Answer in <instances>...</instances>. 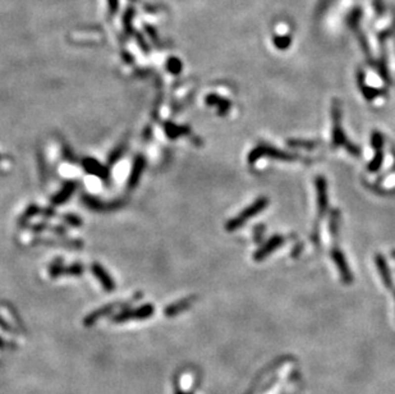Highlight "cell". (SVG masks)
<instances>
[{"label":"cell","instance_id":"277c9868","mask_svg":"<svg viewBox=\"0 0 395 394\" xmlns=\"http://www.w3.org/2000/svg\"><path fill=\"white\" fill-rule=\"evenodd\" d=\"M82 165H84V169L86 170L87 173L90 174H95L99 178L106 179L109 176V170L106 166L101 165L99 161H96L95 159H90V157H86L82 160Z\"/></svg>","mask_w":395,"mask_h":394},{"label":"cell","instance_id":"2e32d148","mask_svg":"<svg viewBox=\"0 0 395 394\" xmlns=\"http://www.w3.org/2000/svg\"><path fill=\"white\" fill-rule=\"evenodd\" d=\"M272 43H274L275 48H278L279 50H285L292 44V36H289V35H275L272 37Z\"/></svg>","mask_w":395,"mask_h":394},{"label":"cell","instance_id":"6da1fadb","mask_svg":"<svg viewBox=\"0 0 395 394\" xmlns=\"http://www.w3.org/2000/svg\"><path fill=\"white\" fill-rule=\"evenodd\" d=\"M266 205H267V198H265V197L259 198V200H257L255 203H252L250 207H247L244 211H242L237 218L232 219V220L226 224V229H228V231H235V229H238L241 225H243L244 223L247 222L251 216L256 215V214L260 213L261 210L265 209Z\"/></svg>","mask_w":395,"mask_h":394},{"label":"cell","instance_id":"5b68a950","mask_svg":"<svg viewBox=\"0 0 395 394\" xmlns=\"http://www.w3.org/2000/svg\"><path fill=\"white\" fill-rule=\"evenodd\" d=\"M92 271H93V274L96 275V278L99 279L100 283L102 284V287H104V288H105L108 292L114 291V288H115L114 282H113V279L110 278V275L106 273V270L102 268L101 265L97 264V262H95V264L92 265Z\"/></svg>","mask_w":395,"mask_h":394},{"label":"cell","instance_id":"d6986e66","mask_svg":"<svg viewBox=\"0 0 395 394\" xmlns=\"http://www.w3.org/2000/svg\"><path fill=\"white\" fill-rule=\"evenodd\" d=\"M182 63H180L179 59L176 58H172L168 60V69H169V72H172L173 74H178L180 73V71H182Z\"/></svg>","mask_w":395,"mask_h":394},{"label":"cell","instance_id":"ffe728a7","mask_svg":"<svg viewBox=\"0 0 395 394\" xmlns=\"http://www.w3.org/2000/svg\"><path fill=\"white\" fill-rule=\"evenodd\" d=\"M124 151H126V142H124V144H121V145L118 146V148L111 152L110 157H109V164H114L115 161L123 155Z\"/></svg>","mask_w":395,"mask_h":394},{"label":"cell","instance_id":"9c48e42d","mask_svg":"<svg viewBox=\"0 0 395 394\" xmlns=\"http://www.w3.org/2000/svg\"><path fill=\"white\" fill-rule=\"evenodd\" d=\"M84 271V266L80 264H76L73 266H68V268H63L62 265L59 264H54L51 268H50V274L53 277H56V275L60 274H81Z\"/></svg>","mask_w":395,"mask_h":394},{"label":"cell","instance_id":"ac0fdd59","mask_svg":"<svg viewBox=\"0 0 395 394\" xmlns=\"http://www.w3.org/2000/svg\"><path fill=\"white\" fill-rule=\"evenodd\" d=\"M165 130H167L168 136H169V137H172V139H176V137H178L180 133L188 132V128H184V127H176V126H174V124H168V126L165 127Z\"/></svg>","mask_w":395,"mask_h":394},{"label":"cell","instance_id":"30bf717a","mask_svg":"<svg viewBox=\"0 0 395 394\" xmlns=\"http://www.w3.org/2000/svg\"><path fill=\"white\" fill-rule=\"evenodd\" d=\"M74 190H76V183H74V182H69V183H67V185L63 187L62 191L59 192V194H56L55 196L53 197V203L58 205V203L65 202V201L68 200L69 197L72 196V194L74 192Z\"/></svg>","mask_w":395,"mask_h":394},{"label":"cell","instance_id":"cb8c5ba5","mask_svg":"<svg viewBox=\"0 0 395 394\" xmlns=\"http://www.w3.org/2000/svg\"><path fill=\"white\" fill-rule=\"evenodd\" d=\"M176 394H187V393H184V392L180 391V389H176Z\"/></svg>","mask_w":395,"mask_h":394},{"label":"cell","instance_id":"7a4b0ae2","mask_svg":"<svg viewBox=\"0 0 395 394\" xmlns=\"http://www.w3.org/2000/svg\"><path fill=\"white\" fill-rule=\"evenodd\" d=\"M333 118H334V145L339 146V145H344V148H348L353 155H358L359 150L357 148L349 144L348 140L344 137L342 131V127H340V104L339 101H334L333 105Z\"/></svg>","mask_w":395,"mask_h":394},{"label":"cell","instance_id":"4fadbf2b","mask_svg":"<svg viewBox=\"0 0 395 394\" xmlns=\"http://www.w3.org/2000/svg\"><path fill=\"white\" fill-rule=\"evenodd\" d=\"M206 101L209 105H213V106L215 105V106H218V108H219L220 114H225L226 111L230 109V102H229L228 100L219 98V96L216 95H210L206 98Z\"/></svg>","mask_w":395,"mask_h":394},{"label":"cell","instance_id":"ba28073f","mask_svg":"<svg viewBox=\"0 0 395 394\" xmlns=\"http://www.w3.org/2000/svg\"><path fill=\"white\" fill-rule=\"evenodd\" d=\"M193 302H195V297L180 299L179 302H176L173 305H170L169 307L165 310V314H167V316H176V315L180 314L182 311H185Z\"/></svg>","mask_w":395,"mask_h":394},{"label":"cell","instance_id":"e0dca14e","mask_svg":"<svg viewBox=\"0 0 395 394\" xmlns=\"http://www.w3.org/2000/svg\"><path fill=\"white\" fill-rule=\"evenodd\" d=\"M355 35H357V37H358V41H359V44H361V48H362V50L364 51V54H366V56H367L368 59H371V50H370V47H368L367 37L364 36V34L361 31V30H357V31H355Z\"/></svg>","mask_w":395,"mask_h":394},{"label":"cell","instance_id":"5bb4252c","mask_svg":"<svg viewBox=\"0 0 395 394\" xmlns=\"http://www.w3.org/2000/svg\"><path fill=\"white\" fill-rule=\"evenodd\" d=\"M361 17H362V9L359 6L354 8L352 12L349 13V16L347 17V25L352 28L354 32L357 31V30H359V21H361Z\"/></svg>","mask_w":395,"mask_h":394},{"label":"cell","instance_id":"3957f363","mask_svg":"<svg viewBox=\"0 0 395 394\" xmlns=\"http://www.w3.org/2000/svg\"><path fill=\"white\" fill-rule=\"evenodd\" d=\"M154 306L147 303V305H143L142 307H138L136 310H127V311H123L122 314L117 315L114 317V321L115 323H124V321H130L133 320V319L143 320V319H147L151 315H154Z\"/></svg>","mask_w":395,"mask_h":394},{"label":"cell","instance_id":"44dd1931","mask_svg":"<svg viewBox=\"0 0 395 394\" xmlns=\"http://www.w3.org/2000/svg\"><path fill=\"white\" fill-rule=\"evenodd\" d=\"M374 8H375V10H376L377 14H379V16H381V14L384 13V10H385V6H384L383 0H374Z\"/></svg>","mask_w":395,"mask_h":394},{"label":"cell","instance_id":"9a60e30c","mask_svg":"<svg viewBox=\"0 0 395 394\" xmlns=\"http://www.w3.org/2000/svg\"><path fill=\"white\" fill-rule=\"evenodd\" d=\"M283 242H284V238H281V237H274L272 240H270L269 244L266 245V246L263 247L261 251H259V252L256 253V260H261V257H263V256H266V255H269L272 249L276 248L278 246H280Z\"/></svg>","mask_w":395,"mask_h":394},{"label":"cell","instance_id":"52a82bcc","mask_svg":"<svg viewBox=\"0 0 395 394\" xmlns=\"http://www.w3.org/2000/svg\"><path fill=\"white\" fill-rule=\"evenodd\" d=\"M333 259L334 261L337 262L340 274H342L343 280H344V283H352V274H351V271H349L348 269V265H347L346 260H344V256L342 255V252H340L339 249L334 248Z\"/></svg>","mask_w":395,"mask_h":394},{"label":"cell","instance_id":"7c38bea8","mask_svg":"<svg viewBox=\"0 0 395 394\" xmlns=\"http://www.w3.org/2000/svg\"><path fill=\"white\" fill-rule=\"evenodd\" d=\"M84 202L86 203L88 209L92 210H97V211H104V210H110V209H115L113 206H117V205H106L102 201L97 200L95 197L91 196H84Z\"/></svg>","mask_w":395,"mask_h":394},{"label":"cell","instance_id":"603a6c76","mask_svg":"<svg viewBox=\"0 0 395 394\" xmlns=\"http://www.w3.org/2000/svg\"><path fill=\"white\" fill-rule=\"evenodd\" d=\"M67 220H68L69 223H71V224H73V225H80V224H82V222H81L80 219H77L76 218V216H67Z\"/></svg>","mask_w":395,"mask_h":394},{"label":"cell","instance_id":"7402d4cb","mask_svg":"<svg viewBox=\"0 0 395 394\" xmlns=\"http://www.w3.org/2000/svg\"><path fill=\"white\" fill-rule=\"evenodd\" d=\"M108 4H109V12H110V14H114L115 10H117V8H118V0H108Z\"/></svg>","mask_w":395,"mask_h":394},{"label":"cell","instance_id":"8992f818","mask_svg":"<svg viewBox=\"0 0 395 394\" xmlns=\"http://www.w3.org/2000/svg\"><path fill=\"white\" fill-rule=\"evenodd\" d=\"M143 169H145V159H143V156L138 155V156L134 159V163H133L132 166V172H131L130 176V181H128V187H130L131 190L136 187V185L139 181V177L142 174Z\"/></svg>","mask_w":395,"mask_h":394},{"label":"cell","instance_id":"8fae6325","mask_svg":"<svg viewBox=\"0 0 395 394\" xmlns=\"http://www.w3.org/2000/svg\"><path fill=\"white\" fill-rule=\"evenodd\" d=\"M114 307H115V305H108V306H105V307L99 308L97 311L92 312V314H90L88 316L86 317V319H85V325H86V327H91V325H93L96 321L99 320L100 317L105 316V315H108L109 312L113 311V308Z\"/></svg>","mask_w":395,"mask_h":394}]
</instances>
